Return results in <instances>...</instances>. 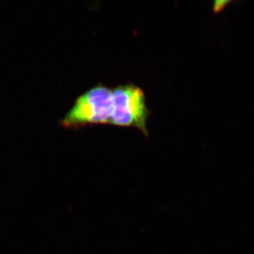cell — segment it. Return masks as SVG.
I'll list each match as a JSON object with an SVG mask.
<instances>
[{"instance_id":"1","label":"cell","mask_w":254,"mask_h":254,"mask_svg":"<svg viewBox=\"0 0 254 254\" xmlns=\"http://www.w3.org/2000/svg\"><path fill=\"white\" fill-rule=\"evenodd\" d=\"M113 111V90L105 85H97L78 97L60 124L69 129L110 125Z\"/></svg>"},{"instance_id":"3","label":"cell","mask_w":254,"mask_h":254,"mask_svg":"<svg viewBox=\"0 0 254 254\" xmlns=\"http://www.w3.org/2000/svg\"><path fill=\"white\" fill-rule=\"evenodd\" d=\"M233 0H216L214 1L213 5H212V8L214 12H219V11H222L227 4H230L232 2Z\"/></svg>"},{"instance_id":"2","label":"cell","mask_w":254,"mask_h":254,"mask_svg":"<svg viewBox=\"0 0 254 254\" xmlns=\"http://www.w3.org/2000/svg\"><path fill=\"white\" fill-rule=\"evenodd\" d=\"M113 111L110 125L133 127L148 136L149 110L144 93L133 84L120 85L113 90Z\"/></svg>"}]
</instances>
